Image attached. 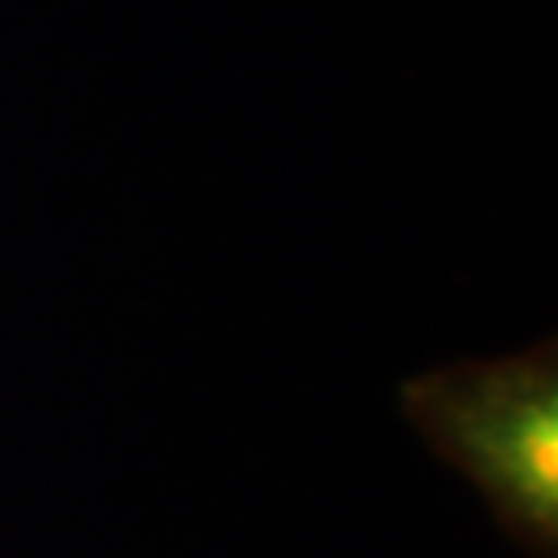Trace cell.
<instances>
[{"instance_id":"1","label":"cell","mask_w":558,"mask_h":558,"mask_svg":"<svg viewBox=\"0 0 558 558\" xmlns=\"http://www.w3.org/2000/svg\"><path fill=\"white\" fill-rule=\"evenodd\" d=\"M426 447L476 484L497 525L534 558L558 555V343L463 360L401 385Z\"/></svg>"}]
</instances>
